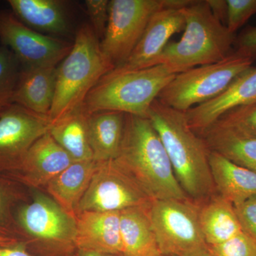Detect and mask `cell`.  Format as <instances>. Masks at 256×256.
<instances>
[{
	"label": "cell",
	"mask_w": 256,
	"mask_h": 256,
	"mask_svg": "<svg viewBox=\"0 0 256 256\" xmlns=\"http://www.w3.org/2000/svg\"><path fill=\"white\" fill-rule=\"evenodd\" d=\"M126 114L100 111L88 116L89 142L97 162L114 160L124 138Z\"/></svg>",
	"instance_id": "20"
},
{
	"label": "cell",
	"mask_w": 256,
	"mask_h": 256,
	"mask_svg": "<svg viewBox=\"0 0 256 256\" xmlns=\"http://www.w3.org/2000/svg\"><path fill=\"white\" fill-rule=\"evenodd\" d=\"M13 14L21 22L40 31L64 34L68 32L63 3L57 0H10Z\"/></svg>",
	"instance_id": "22"
},
{
	"label": "cell",
	"mask_w": 256,
	"mask_h": 256,
	"mask_svg": "<svg viewBox=\"0 0 256 256\" xmlns=\"http://www.w3.org/2000/svg\"><path fill=\"white\" fill-rule=\"evenodd\" d=\"M48 117L12 104L0 116V168L15 170L34 142L48 132Z\"/></svg>",
	"instance_id": "12"
},
{
	"label": "cell",
	"mask_w": 256,
	"mask_h": 256,
	"mask_svg": "<svg viewBox=\"0 0 256 256\" xmlns=\"http://www.w3.org/2000/svg\"><path fill=\"white\" fill-rule=\"evenodd\" d=\"M88 14L90 18L92 30L100 38L104 36L109 18L110 1L108 0H86L85 2Z\"/></svg>",
	"instance_id": "30"
},
{
	"label": "cell",
	"mask_w": 256,
	"mask_h": 256,
	"mask_svg": "<svg viewBox=\"0 0 256 256\" xmlns=\"http://www.w3.org/2000/svg\"><path fill=\"white\" fill-rule=\"evenodd\" d=\"M202 256H212V255H210V252H205V254H204V255Z\"/></svg>",
	"instance_id": "38"
},
{
	"label": "cell",
	"mask_w": 256,
	"mask_h": 256,
	"mask_svg": "<svg viewBox=\"0 0 256 256\" xmlns=\"http://www.w3.org/2000/svg\"><path fill=\"white\" fill-rule=\"evenodd\" d=\"M254 63L252 58L234 50L220 62L176 74L158 100L174 110L186 112L220 96Z\"/></svg>",
	"instance_id": "6"
},
{
	"label": "cell",
	"mask_w": 256,
	"mask_h": 256,
	"mask_svg": "<svg viewBox=\"0 0 256 256\" xmlns=\"http://www.w3.org/2000/svg\"><path fill=\"white\" fill-rule=\"evenodd\" d=\"M18 222L28 235L48 248L50 256H69L76 249V218L54 200L38 195L20 208Z\"/></svg>",
	"instance_id": "10"
},
{
	"label": "cell",
	"mask_w": 256,
	"mask_h": 256,
	"mask_svg": "<svg viewBox=\"0 0 256 256\" xmlns=\"http://www.w3.org/2000/svg\"><path fill=\"white\" fill-rule=\"evenodd\" d=\"M242 232L256 242V196L234 205Z\"/></svg>",
	"instance_id": "31"
},
{
	"label": "cell",
	"mask_w": 256,
	"mask_h": 256,
	"mask_svg": "<svg viewBox=\"0 0 256 256\" xmlns=\"http://www.w3.org/2000/svg\"><path fill=\"white\" fill-rule=\"evenodd\" d=\"M214 15L226 26L227 16L226 0H206Z\"/></svg>",
	"instance_id": "35"
},
{
	"label": "cell",
	"mask_w": 256,
	"mask_h": 256,
	"mask_svg": "<svg viewBox=\"0 0 256 256\" xmlns=\"http://www.w3.org/2000/svg\"><path fill=\"white\" fill-rule=\"evenodd\" d=\"M200 207L186 200H153L149 208L162 255L202 256L208 252Z\"/></svg>",
	"instance_id": "7"
},
{
	"label": "cell",
	"mask_w": 256,
	"mask_h": 256,
	"mask_svg": "<svg viewBox=\"0 0 256 256\" xmlns=\"http://www.w3.org/2000/svg\"><path fill=\"white\" fill-rule=\"evenodd\" d=\"M0 40L23 68L56 66L72 47L58 38L34 31L8 12H0Z\"/></svg>",
	"instance_id": "11"
},
{
	"label": "cell",
	"mask_w": 256,
	"mask_h": 256,
	"mask_svg": "<svg viewBox=\"0 0 256 256\" xmlns=\"http://www.w3.org/2000/svg\"><path fill=\"white\" fill-rule=\"evenodd\" d=\"M198 217L208 246L226 242L242 232L234 205L220 195L200 208Z\"/></svg>",
	"instance_id": "23"
},
{
	"label": "cell",
	"mask_w": 256,
	"mask_h": 256,
	"mask_svg": "<svg viewBox=\"0 0 256 256\" xmlns=\"http://www.w3.org/2000/svg\"><path fill=\"white\" fill-rule=\"evenodd\" d=\"M146 206L120 212L124 256H162Z\"/></svg>",
	"instance_id": "19"
},
{
	"label": "cell",
	"mask_w": 256,
	"mask_h": 256,
	"mask_svg": "<svg viewBox=\"0 0 256 256\" xmlns=\"http://www.w3.org/2000/svg\"><path fill=\"white\" fill-rule=\"evenodd\" d=\"M200 134L210 150L256 173V138L240 136L215 124Z\"/></svg>",
	"instance_id": "24"
},
{
	"label": "cell",
	"mask_w": 256,
	"mask_h": 256,
	"mask_svg": "<svg viewBox=\"0 0 256 256\" xmlns=\"http://www.w3.org/2000/svg\"><path fill=\"white\" fill-rule=\"evenodd\" d=\"M95 160L74 162L47 184V190L57 204L72 216L88 188L97 168Z\"/></svg>",
	"instance_id": "21"
},
{
	"label": "cell",
	"mask_w": 256,
	"mask_h": 256,
	"mask_svg": "<svg viewBox=\"0 0 256 256\" xmlns=\"http://www.w3.org/2000/svg\"><path fill=\"white\" fill-rule=\"evenodd\" d=\"M97 163L88 188L79 203L76 214L84 210L121 212L151 204L153 200L114 160Z\"/></svg>",
	"instance_id": "9"
},
{
	"label": "cell",
	"mask_w": 256,
	"mask_h": 256,
	"mask_svg": "<svg viewBox=\"0 0 256 256\" xmlns=\"http://www.w3.org/2000/svg\"><path fill=\"white\" fill-rule=\"evenodd\" d=\"M18 242L20 240L18 239L0 234V246H9L14 245Z\"/></svg>",
	"instance_id": "36"
},
{
	"label": "cell",
	"mask_w": 256,
	"mask_h": 256,
	"mask_svg": "<svg viewBox=\"0 0 256 256\" xmlns=\"http://www.w3.org/2000/svg\"><path fill=\"white\" fill-rule=\"evenodd\" d=\"M114 69L92 26L82 24L70 52L57 67L54 98L48 114L50 124L82 108L90 90Z\"/></svg>",
	"instance_id": "4"
},
{
	"label": "cell",
	"mask_w": 256,
	"mask_h": 256,
	"mask_svg": "<svg viewBox=\"0 0 256 256\" xmlns=\"http://www.w3.org/2000/svg\"><path fill=\"white\" fill-rule=\"evenodd\" d=\"M148 118L156 130L169 156L176 180L188 197L201 200L215 191L206 143L188 126L185 112L158 99Z\"/></svg>",
	"instance_id": "2"
},
{
	"label": "cell",
	"mask_w": 256,
	"mask_h": 256,
	"mask_svg": "<svg viewBox=\"0 0 256 256\" xmlns=\"http://www.w3.org/2000/svg\"><path fill=\"white\" fill-rule=\"evenodd\" d=\"M162 256H164V255H162Z\"/></svg>",
	"instance_id": "39"
},
{
	"label": "cell",
	"mask_w": 256,
	"mask_h": 256,
	"mask_svg": "<svg viewBox=\"0 0 256 256\" xmlns=\"http://www.w3.org/2000/svg\"><path fill=\"white\" fill-rule=\"evenodd\" d=\"M208 162L215 190L234 205L256 196V173L210 150Z\"/></svg>",
	"instance_id": "18"
},
{
	"label": "cell",
	"mask_w": 256,
	"mask_h": 256,
	"mask_svg": "<svg viewBox=\"0 0 256 256\" xmlns=\"http://www.w3.org/2000/svg\"><path fill=\"white\" fill-rule=\"evenodd\" d=\"M14 197L8 185L0 181V234L10 237V207Z\"/></svg>",
	"instance_id": "32"
},
{
	"label": "cell",
	"mask_w": 256,
	"mask_h": 256,
	"mask_svg": "<svg viewBox=\"0 0 256 256\" xmlns=\"http://www.w3.org/2000/svg\"><path fill=\"white\" fill-rule=\"evenodd\" d=\"M18 65L14 54L8 47L0 46V116L13 104L20 73Z\"/></svg>",
	"instance_id": "26"
},
{
	"label": "cell",
	"mask_w": 256,
	"mask_h": 256,
	"mask_svg": "<svg viewBox=\"0 0 256 256\" xmlns=\"http://www.w3.org/2000/svg\"><path fill=\"white\" fill-rule=\"evenodd\" d=\"M256 101V66L240 74L220 96L185 112L195 132L200 133L214 124L222 114L238 106Z\"/></svg>",
	"instance_id": "15"
},
{
	"label": "cell",
	"mask_w": 256,
	"mask_h": 256,
	"mask_svg": "<svg viewBox=\"0 0 256 256\" xmlns=\"http://www.w3.org/2000/svg\"><path fill=\"white\" fill-rule=\"evenodd\" d=\"M168 0H111L109 18L100 48L114 68L128 60L156 12Z\"/></svg>",
	"instance_id": "8"
},
{
	"label": "cell",
	"mask_w": 256,
	"mask_h": 256,
	"mask_svg": "<svg viewBox=\"0 0 256 256\" xmlns=\"http://www.w3.org/2000/svg\"><path fill=\"white\" fill-rule=\"evenodd\" d=\"M73 162L72 156L48 132L28 148L15 170L24 182L40 186L47 185Z\"/></svg>",
	"instance_id": "16"
},
{
	"label": "cell",
	"mask_w": 256,
	"mask_h": 256,
	"mask_svg": "<svg viewBox=\"0 0 256 256\" xmlns=\"http://www.w3.org/2000/svg\"><path fill=\"white\" fill-rule=\"evenodd\" d=\"M184 10L183 36L166 44L154 66L163 64L178 74L217 63L233 53L236 36L216 18L206 0H194Z\"/></svg>",
	"instance_id": "3"
},
{
	"label": "cell",
	"mask_w": 256,
	"mask_h": 256,
	"mask_svg": "<svg viewBox=\"0 0 256 256\" xmlns=\"http://www.w3.org/2000/svg\"><path fill=\"white\" fill-rule=\"evenodd\" d=\"M175 75L163 64L132 72H109L89 92L82 108L88 114L116 111L148 118L151 106Z\"/></svg>",
	"instance_id": "5"
},
{
	"label": "cell",
	"mask_w": 256,
	"mask_h": 256,
	"mask_svg": "<svg viewBox=\"0 0 256 256\" xmlns=\"http://www.w3.org/2000/svg\"><path fill=\"white\" fill-rule=\"evenodd\" d=\"M236 50L256 62V26L246 28L236 38Z\"/></svg>",
	"instance_id": "33"
},
{
	"label": "cell",
	"mask_w": 256,
	"mask_h": 256,
	"mask_svg": "<svg viewBox=\"0 0 256 256\" xmlns=\"http://www.w3.org/2000/svg\"><path fill=\"white\" fill-rule=\"evenodd\" d=\"M77 252L122 255L120 212L84 210L76 215Z\"/></svg>",
	"instance_id": "14"
},
{
	"label": "cell",
	"mask_w": 256,
	"mask_h": 256,
	"mask_svg": "<svg viewBox=\"0 0 256 256\" xmlns=\"http://www.w3.org/2000/svg\"><path fill=\"white\" fill-rule=\"evenodd\" d=\"M212 256H256V242L242 232L226 242L208 246Z\"/></svg>",
	"instance_id": "28"
},
{
	"label": "cell",
	"mask_w": 256,
	"mask_h": 256,
	"mask_svg": "<svg viewBox=\"0 0 256 256\" xmlns=\"http://www.w3.org/2000/svg\"><path fill=\"white\" fill-rule=\"evenodd\" d=\"M0 256H34L28 250L26 244L18 242L9 246H0Z\"/></svg>",
	"instance_id": "34"
},
{
	"label": "cell",
	"mask_w": 256,
	"mask_h": 256,
	"mask_svg": "<svg viewBox=\"0 0 256 256\" xmlns=\"http://www.w3.org/2000/svg\"><path fill=\"white\" fill-rule=\"evenodd\" d=\"M77 256H124L114 254H97V252H77Z\"/></svg>",
	"instance_id": "37"
},
{
	"label": "cell",
	"mask_w": 256,
	"mask_h": 256,
	"mask_svg": "<svg viewBox=\"0 0 256 256\" xmlns=\"http://www.w3.org/2000/svg\"><path fill=\"white\" fill-rule=\"evenodd\" d=\"M56 69L54 66L22 69L13 104L48 117L54 98Z\"/></svg>",
	"instance_id": "17"
},
{
	"label": "cell",
	"mask_w": 256,
	"mask_h": 256,
	"mask_svg": "<svg viewBox=\"0 0 256 256\" xmlns=\"http://www.w3.org/2000/svg\"><path fill=\"white\" fill-rule=\"evenodd\" d=\"M184 8H164L152 16L142 37L128 60L111 72H132L153 66L174 34L185 26Z\"/></svg>",
	"instance_id": "13"
},
{
	"label": "cell",
	"mask_w": 256,
	"mask_h": 256,
	"mask_svg": "<svg viewBox=\"0 0 256 256\" xmlns=\"http://www.w3.org/2000/svg\"><path fill=\"white\" fill-rule=\"evenodd\" d=\"M114 161L152 200H188L149 119L126 114L122 144Z\"/></svg>",
	"instance_id": "1"
},
{
	"label": "cell",
	"mask_w": 256,
	"mask_h": 256,
	"mask_svg": "<svg viewBox=\"0 0 256 256\" xmlns=\"http://www.w3.org/2000/svg\"><path fill=\"white\" fill-rule=\"evenodd\" d=\"M88 114L82 106L50 124L48 132L74 162L94 160L88 130Z\"/></svg>",
	"instance_id": "25"
},
{
	"label": "cell",
	"mask_w": 256,
	"mask_h": 256,
	"mask_svg": "<svg viewBox=\"0 0 256 256\" xmlns=\"http://www.w3.org/2000/svg\"><path fill=\"white\" fill-rule=\"evenodd\" d=\"M213 124L240 136L256 138V101L230 109Z\"/></svg>",
	"instance_id": "27"
},
{
	"label": "cell",
	"mask_w": 256,
	"mask_h": 256,
	"mask_svg": "<svg viewBox=\"0 0 256 256\" xmlns=\"http://www.w3.org/2000/svg\"><path fill=\"white\" fill-rule=\"evenodd\" d=\"M227 16L226 26L235 34L248 20L256 14V0H226Z\"/></svg>",
	"instance_id": "29"
}]
</instances>
